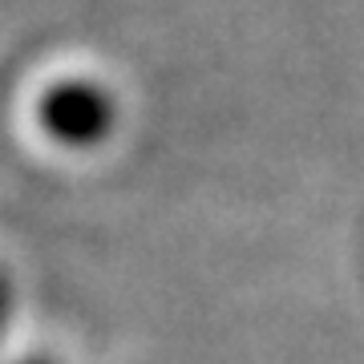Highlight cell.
<instances>
[{
  "label": "cell",
  "instance_id": "obj_3",
  "mask_svg": "<svg viewBox=\"0 0 364 364\" xmlns=\"http://www.w3.org/2000/svg\"><path fill=\"white\" fill-rule=\"evenodd\" d=\"M21 364H53L49 356H33V360H21Z\"/></svg>",
  "mask_w": 364,
  "mask_h": 364
},
{
  "label": "cell",
  "instance_id": "obj_2",
  "mask_svg": "<svg viewBox=\"0 0 364 364\" xmlns=\"http://www.w3.org/2000/svg\"><path fill=\"white\" fill-rule=\"evenodd\" d=\"M9 312H13V284H9V275L0 272V336L9 328Z\"/></svg>",
  "mask_w": 364,
  "mask_h": 364
},
{
  "label": "cell",
  "instance_id": "obj_1",
  "mask_svg": "<svg viewBox=\"0 0 364 364\" xmlns=\"http://www.w3.org/2000/svg\"><path fill=\"white\" fill-rule=\"evenodd\" d=\"M37 117L53 142L93 146L114 130L117 109H114V97L97 81L73 77V81H57V85H49V90L41 93Z\"/></svg>",
  "mask_w": 364,
  "mask_h": 364
}]
</instances>
